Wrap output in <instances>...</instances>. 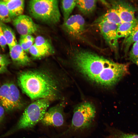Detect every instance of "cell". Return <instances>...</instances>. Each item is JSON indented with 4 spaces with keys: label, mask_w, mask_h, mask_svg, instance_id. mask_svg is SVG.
<instances>
[{
    "label": "cell",
    "mask_w": 138,
    "mask_h": 138,
    "mask_svg": "<svg viewBox=\"0 0 138 138\" xmlns=\"http://www.w3.org/2000/svg\"><path fill=\"white\" fill-rule=\"evenodd\" d=\"M7 43L6 38L0 26V46L3 51L5 50Z\"/></svg>",
    "instance_id": "4316f807"
},
{
    "label": "cell",
    "mask_w": 138,
    "mask_h": 138,
    "mask_svg": "<svg viewBox=\"0 0 138 138\" xmlns=\"http://www.w3.org/2000/svg\"><path fill=\"white\" fill-rule=\"evenodd\" d=\"M96 24L108 45L114 52L116 56H119L118 38L117 35L118 25L108 21H103Z\"/></svg>",
    "instance_id": "ba28073f"
},
{
    "label": "cell",
    "mask_w": 138,
    "mask_h": 138,
    "mask_svg": "<svg viewBox=\"0 0 138 138\" xmlns=\"http://www.w3.org/2000/svg\"><path fill=\"white\" fill-rule=\"evenodd\" d=\"M69 53L74 66L84 77L99 86L110 87L128 74V64L115 62L88 49L74 45Z\"/></svg>",
    "instance_id": "6da1fadb"
},
{
    "label": "cell",
    "mask_w": 138,
    "mask_h": 138,
    "mask_svg": "<svg viewBox=\"0 0 138 138\" xmlns=\"http://www.w3.org/2000/svg\"><path fill=\"white\" fill-rule=\"evenodd\" d=\"M12 20L8 7L4 0H0V21L5 23Z\"/></svg>",
    "instance_id": "7402d4cb"
},
{
    "label": "cell",
    "mask_w": 138,
    "mask_h": 138,
    "mask_svg": "<svg viewBox=\"0 0 138 138\" xmlns=\"http://www.w3.org/2000/svg\"><path fill=\"white\" fill-rule=\"evenodd\" d=\"M106 21L113 23L118 25L122 22L116 11L111 7L106 13L97 18L94 23L96 24L99 22Z\"/></svg>",
    "instance_id": "2e32d148"
},
{
    "label": "cell",
    "mask_w": 138,
    "mask_h": 138,
    "mask_svg": "<svg viewBox=\"0 0 138 138\" xmlns=\"http://www.w3.org/2000/svg\"><path fill=\"white\" fill-rule=\"evenodd\" d=\"M12 20L14 26L21 36L31 35L37 30V25L28 16L22 14L14 18Z\"/></svg>",
    "instance_id": "8fae6325"
},
{
    "label": "cell",
    "mask_w": 138,
    "mask_h": 138,
    "mask_svg": "<svg viewBox=\"0 0 138 138\" xmlns=\"http://www.w3.org/2000/svg\"><path fill=\"white\" fill-rule=\"evenodd\" d=\"M5 116L4 109L0 105V124L2 121Z\"/></svg>",
    "instance_id": "83f0119b"
},
{
    "label": "cell",
    "mask_w": 138,
    "mask_h": 138,
    "mask_svg": "<svg viewBox=\"0 0 138 138\" xmlns=\"http://www.w3.org/2000/svg\"><path fill=\"white\" fill-rule=\"evenodd\" d=\"M50 100L41 99L30 104L25 109L14 131L32 128L41 121L50 105Z\"/></svg>",
    "instance_id": "5b68a950"
},
{
    "label": "cell",
    "mask_w": 138,
    "mask_h": 138,
    "mask_svg": "<svg viewBox=\"0 0 138 138\" xmlns=\"http://www.w3.org/2000/svg\"><path fill=\"white\" fill-rule=\"evenodd\" d=\"M56 0H31L28 4L30 15L36 19L50 24L60 21L61 14Z\"/></svg>",
    "instance_id": "277c9868"
},
{
    "label": "cell",
    "mask_w": 138,
    "mask_h": 138,
    "mask_svg": "<svg viewBox=\"0 0 138 138\" xmlns=\"http://www.w3.org/2000/svg\"><path fill=\"white\" fill-rule=\"evenodd\" d=\"M18 82L23 92L32 99H45L50 101L55 98L58 92L57 82L43 71L21 72L18 75Z\"/></svg>",
    "instance_id": "7a4b0ae2"
},
{
    "label": "cell",
    "mask_w": 138,
    "mask_h": 138,
    "mask_svg": "<svg viewBox=\"0 0 138 138\" xmlns=\"http://www.w3.org/2000/svg\"><path fill=\"white\" fill-rule=\"evenodd\" d=\"M0 26L6 38L7 45L9 48L18 44L15 34L12 29L5 23L0 21Z\"/></svg>",
    "instance_id": "d6986e66"
},
{
    "label": "cell",
    "mask_w": 138,
    "mask_h": 138,
    "mask_svg": "<svg viewBox=\"0 0 138 138\" xmlns=\"http://www.w3.org/2000/svg\"><path fill=\"white\" fill-rule=\"evenodd\" d=\"M76 0L61 1V6L63 14L64 22H65L71 16V14L76 6Z\"/></svg>",
    "instance_id": "44dd1931"
},
{
    "label": "cell",
    "mask_w": 138,
    "mask_h": 138,
    "mask_svg": "<svg viewBox=\"0 0 138 138\" xmlns=\"http://www.w3.org/2000/svg\"><path fill=\"white\" fill-rule=\"evenodd\" d=\"M8 7L12 20L22 15L25 7L23 0H4Z\"/></svg>",
    "instance_id": "4fadbf2b"
},
{
    "label": "cell",
    "mask_w": 138,
    "mask_h": 138,
    "mask_svg": "<svg viewBox=\"0 0 138 138\" xmlns=\"http://www.w3.org/2000/svg\"><path fill=\"white\" fill-rule=\"evenodd\" d=\"M138 41V20L130 34L124 38L122 43L124 52L126 55L130 47Z\"/></svg>",
    "instance_id": "ac0fdd59"
},
{
    "label": "cell",
    "mask_w": 138,
    "mask_h": 138,
    "mask_svg": "<svg viewBox=\"0 0 138 138\" xmlns=\"http://www.w3.org/2000/svg\"><path fill=\"white\" fill-rule=\"evenodd\" d=\"M129 58L138 66V41L133 44L129 53Z\"/></svg>",
    "instance_id": "603a6c76"
},
{
    "label": "cell",
    "mask_w": 138,
    "mask_h": 138,
    "mask_svg": "<svg viewBox=\"0 0 138 138\" xmlns=\"http://www.w3.org/2000/svg\"><path fill=\"white\" fill-rule=\"evenodd\" d=\"M0 102L4 109L9 111L22 109L25 105L18 88L11 82L0 87Z\"/></svg>",
    "instance_id": "8992f818"
},
{
    "label": "cell",
    "mask_w": 138,
    "mask_h": 138,
    "mask_svg": "<svg viewBox=\"0 0 138 138\" xmlns=\"http://www.w3.org/2000/svg\"><path fill=\"white\" fill-rule=\"evenodd\" d=\"M62 27L65 32L73 40L85 43L100 50L87 39L85 36L86 23L84 18L81 15L76 14L71 16L63 23Z\"/></svg>",
    "instance_id": "52a82bcc"
},
{
    "label": "cell",
    "mask_w": 138,
    "mask_h": 138,
    "mask_svg": "<svg viewBox=\"0 0 138 138\" xmlns=\"http://www.w3.org/2000/svg\"><path fill=\"white\" fill-rule=\"evenodd\" d=\"M29 52L34 58H39L42 57L39 51L34 44L30 48Z\"/></svg>",
    "instance_id": "484cf974"
},
{
    "label": "cell",
    "mask_w": 138,
    "mask_h": 138,
    "mask_svg": "<svg viewBox=\"0 0 138 138\" xmlns=\"http://www.w3.org/2000/svg\"><path fill=\"white\" fill-rule=\"evenodd\" d=\"M73 112L71 124L63 134L81 132L89 130L93 126L96 111L93 103L88 101L80 103L74 107Z\"/></svg>",
    "instance_id": "3957f363"
},
{
    "label": "cell",
    "mask_w": 138,
    "mask_h": 138,
    "mask_svg": "<svg viewBox=\"0 0 138 138\" xmlns=\"http://www.w3.org/2000/svg\"><path fill=\"white\" fill-rule=\"evenodd\" d=\"M10 63V60L7 55L0 54V74L5 72L7 71Z\"/></svg>",
    "instance_id": "d4e9b609"
},
{
    "label": "cell",
    "mask_w": 138,
    "mask_h": 138,
    "mask_svg": "<svg viewBox=\"0 0 138 138\" xmlns=\"http://www.w3.org/2000/svg\"><path fill=\"white\" fill-rule=\"evenodd\" d=\"M10 56L15 63L20 65H26L30 62L26 52L19 44L9 48Z\"/></svg>",
    "instance_id": "7c38bea8"
},
{
    "label": "cell",
    "mask_w": 138,
    "mask_h": 138,
    "mask_svg": "<svg viewBox=\"0 0 138 138\" xmlns=\"http://www.w3.org/2000/svg\"><path fill=\"white\" fill-rule=\"evenodd\" d=\"M138 20V18H136L133 21L122 22L119 25L117 30V35L118 39L126 38L131 33Z\"/></svg>",
    "instance_id": "e0dca14e"
},
{
    "label": "cell",
    "mask_w": 138,
    "mask_h": 138,
    "mask_svg": "<svg viewBox=\"0 0 138 138\" xmlns=\"http://www.w3.org/2000/svg\"><path fill=\"white\" fill-rule=\"evenodd\" d=\"M110 7L114 9L119 15L122 22L135 20L136 8L130 3L124 0H110Z\"/></svg>",
    "instance_id": "30bf717a"
},
{
    "label": "cell",
    "mask_w": 138,
    "mask_h": 138,
    "mask_svg": "<svg viewBox=\"0 0 138 138\" xmlns=\"http://www.w3.org/2000/svg\"><path fill=\"white\" fill-rule=\"evenodd\" d=\"M97 1L76 0V6L79 10L85 15H89L95 11Z\"/></svg>",
    "instance_id": "5bb4252c"
},
{
    "label": "cell",
    "mask_w": 138,
    "mask_h": 138,
    "mask_svg": "<svg viewBox=\"0 0 138 138\" xmlns=\"http://www.w3.org/2000/svg\"><path fill=\"white\" fill-rule=\"evenodd\" d=\"M34 42V41L29 40L25 36H20L19 44L26 52L28 53Z\"/></svg>",
    "instance_id": "cb8c5ba5"
},
{
    "label": "cell",
    "mask_w": 138,
    "mask_h": 138,
    "mask_svg": "<svg viewBox=\"0 0 138 138\" xmlns=\"http://www.w3.org/2000/svg\"><path fill=\"white\" fill-rule=\"evenodd\" d=\"M34 44L41 54L42 57L52 53L53 49L49 42L43 37L38 36L35 39Z\"/></svg>",
    "instance_id": "9a60e30c"
},
{
    "label": "cell",
    "mask_w": 138,
    "mask_h": 138,
    "mask_svg": "<svg viewBox=\"0 0 138 138\" xmlns=\"http://www.w3.org/2000/svg\"><path fill=\"white\" fill-rule=\"evenodd\" d=\"M105 125L109 134L105 138H138V135L126 133L107 124Z\"/></svg>",
    "instance_id": "ffe728a7"
},
{
    "label": "cell",
    "mask_w": 138,
    "mask_h": 138,
    "mask_svg": "<svg viewBox=\"0 0 138 138\" xmlns=\"http://www.w3.org/2000/svg\"><path fill=\"white\" fill-rule=\"evenodd\" d=\"M64 106V103H60L51 108L46 111L41 120L43 125L57 127L63 125L65 121Z\"/></svg>",
    "instance_id": "9c48e42d"
}]
</instances>
